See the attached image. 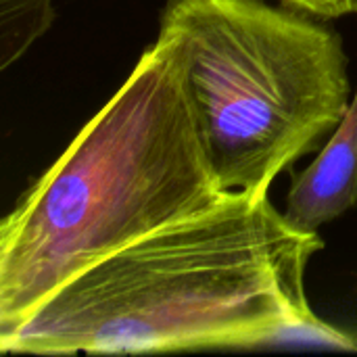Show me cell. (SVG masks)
I'll return each instance as SVG.
<instances>
[{
	"label": "cell",
	"instance_id": "6da1fadb",
	"mask_svg": "<svg viewBox=\"0 0 357 357\" xmlns=\"http://www.w3.org/2000/svg\"><path fill=\"white\" fill-rule=\"evenodd\" d=\"M324 249L268 192L226 190L56 289L2 354L113 356L287 341L356 349L310 307L305 272Z\"/></svg>",
	"mask_w": 357,
	"mask_h": 357
},
{
	"label": "cell",
	"instance_id": "3957f363",
	"mask_svg": "<svg viewBox=\"0 0 357 357\" xmlns=\"http://www.w3.org/2000/svg\"><path fill=\"white\" fill-rule=\"evenodd\" d=\"M159 33L180 42L188 94L224 190L268 192L339 128L351 105L341 33L289 4L167 0Z\"/></svg>",
	"mask_w": 357,
	"mask_h": 357
},
{
	"label": "cell",
	"instance_id": "7a4b0ae2",
	"mask_svg": "<svg viewBox=\"0 0 357 357\" xmlns=\"http://www.w3.org/2000/svg\"><path fill=\"white\" fill-rule=\"evenodd\" d=\"M184 54L159 33L0 224V341L67 280L222 199Z\"/></svg>",
	"mask_w": 357,
	"mask_h": 357
},
{
	"label": "cell",
	"instance_id": "5b68a950",
	"mask_svg": "<svg viewBox=\"0 0 357 357\" xmlns=\"http://www.w3.org/2000/svg\"><path fill=\"white\" fill-rule=\"evenodd\" d=\"M52 19V0H0V69L21 59Z\"/></svg>",
	"mask_w": 357,
	"mask_h": 357
},
{
	"label": "cell",
	"instance_id": "8992f818",
	"mask_svg": "<svg viewBox=\"0 0 357 357\" xmlns=\"http://www.w3.org/2000/svg\"><path fill=\"white\" fill-rule=\"evenodd\" d=\"M282 4L295 6L320 19H337L343 15H357V0H278Z\"/></svg>",
	"mask_w": 357,
	"mask_h": 357
},
{
	"label": "cell",
	"instance_id": "277c9868",
	"mask_svg": "<svg viewBox=\"0 0 357 357\" xmlns=\"http://www.w3.org/2000/svg\"><path fill=\"white\" fill-rule=\"evenodd\" d=\"M357 205V90L351 105L318 157L293 176L287 220L305 232H318Z\"/></svg>",
	"mask_w": 357,
	"mask_h": 357
}]
</instances>
